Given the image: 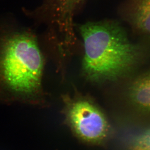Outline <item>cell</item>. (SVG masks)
I'll return each mask as SVG.
<instances>
[{"mask_svg":"<svg viewBox=\"0 0 150 150\" xmlns=\"http://www.w3.org/2000/svg\"><path fill=\"white\" fill-rule=\"evenodd\" d=\"M76 29L83 48L81 72L91 83L124 81L134 74L147 55L146 47L131 41L116 21L87 22Z\"/></svg>","mask_w":150,"mask_h":150,"instance_id":"cell-1","label":"cell"},{"mask_svg":"<svg viewBox=\"0 0 150 150\" xmlns=\"http://www.w3.org/2000/svg\"><path fill=\"white\" fill-rule=\"evenodd\" d=\"M45 65L33 32L20 28L0 30V103L45 105Z\"/></svg>","mask_w":150,"mask_h":150,"instance_id":"cell-2","label":"cell"},{"mask_svg":"<svg viewBox=\"0 0 150 150\" xmlns=\"http://www.w3.org/2000/svg\"><path fill=\"white\" fill-rule=\"evenodd\" d=\"M64 122L75 137L85 143L98 144L105 140L110 125L104 112L89 96L75 91L62 96Z\"/></svg>","mask_w":150,"mask_h":150,"instance_id":"cell-3","label":"cell"},{"mask_svg":"<svg viewBox=\"0 0 150 150\" xmlns=\"http://www.w3.org/2000/svg\"><path fill=\"white\" fill-rule=\"evenodd\" d=\"M85 0H45L32 15L46 21L55 28L53 40L57 50L62 55L69 56L76 42L73 19Z\"/></svg>","mask_w":150,"mask_h":150,"instance_id":"cell-4","label":"cell"},{"mask_svg":"<svg viewBox=\"0 0 150 150\" xmlns=\"http://www.w3.org/2000/svg\"><path fill=\"white\" fill-rule=\"evenodd\" d=\"M124 81L121 98L124 106L137 114L150 115V68Z\"/></svg>","mask_w":150,"mask_h":150,"instance_id":"cell-5","label":"cell"},{"mask_svg":"<svg viewBox=\"0 0 150 150\" xmlns=\"http://www.w3.org/2000/svg\"><path fill=\"white\" fill-rule=\"evenodd\" d=\"M121 14L134 30L150 36V0H125Z\"/></svg>","mask_w":150,"mask_h":150,"instance_id":"cell-6","label":"cell"},{"mask_svg":"<svg viewBox=\"0 0 150 150\" xmlns=\"http://www.w3.org/2000/svg\"><path fill=\"white\" fill-rule=\"evenodd\" d=\"M129 150H150V128L134 139Z\"/></svg>","mask_w":150,"mask_h":150,"instance_id":"cell-7","label":"cell"}]
</instances>
